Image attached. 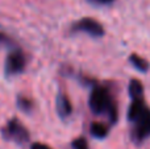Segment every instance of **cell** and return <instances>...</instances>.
I'll return each instance as SVG.
<instances>
[{"label":"cell","instance_id":"1","mask_svg":"<svg viewBox=\"0 0 150 149\" xmlns=\"http://www.w3.org/2000/svg\"><path fill=\"white\" fill-rule=\"evenodd\" d=\"M88 103H90V108L93 114H96V115L107 114L112 123L116 121V107H115V103L112 102V98L107 89L99 86L95 87L90 95V102Z\"/></svg>","mask_w":150,"mask_h":149},{"label":"cell","instance_id":"3","mask_svg":"<svg viewBox=\"0 0 150 149\" xmlns=\"http://www.w3.org/2000/svg\"><path fill=\"white\" fill-rule=\"evenodd\" d=\"M26 66V57L23 50L12 49L7 55L4 62V73L5 75H16L24 71Z\"/></svg>","mask_w":150,"mask_h":149},{"label":"cell","instance_id":"4","mask_svg":"<svg viewBox=\"0 0 150 149\" xmlns=\"http://www.w3.org/2000/svg\"><path fill=\"white\" fill-rule=\"evenodd\" d=\"M73 32H84L92 37H101L104 34V28L100 23L90 17H84L82 20L76 21L71 28Z\"/></svg>","mask_w":150,"mask_h":149},{"label":"cell","instance_id":"7","mask_svg":"<svg viewBox=\"0 0 150 149\" xmlns=\"http://www.w3.org/2000/svg\"><path fill=\"white\" fill-rule=\"evenodd\" d=\"M57 112L62 119L70 116L71 112H73L71 102L69 100V98L66 96V95H62V94L58 95V98H57Z\"/></svg>","mask_w":150,"mask_h":149},{"label":"cell","instance_id":"13","mask_svg":"<svg viewBox=\"0 0 150 149\" xmlns=\"http://www.w3.org/2000/svg\"><path fill=\"white\" fill-rule=\"evenodd\" d=\"M71 147H73V149H88L87 141H86V139H83V137H79V139L74 140Z\"/></svg>","mask_w":150,"mask_h":149},{"label":"cell","instance_id":"5","mask_svg":"<svg viewBox=\"0 0 150 149\" xmlns=\"http://www.w3.org/2000/svg\"><path fill=\"white\" fill-rule=\"evenodd\" d=\"M137 128H136L134 136L138 140H144L150 135V111H146L145 115L137 121Z\"/></svg>","mask_w":150,"mask_h":149},{"label":"cell","instance_id":"6","mask_svg":"<svg viewBox=\"0 0 150 149\" xmlns=\"http://www.w3.org/2000/svg\"><path fill=\"white\" fill-rule=\"evenodd\" d=\"M146 107H145V103L142 100H133L132 104L129 107V111H128V118H129L130 121H134L137 123L146 112Z\"/></svg>","mask_w":150,"mask_h":149},{"label":"cell","instance_id":"8","mask_svg":"<svg viewBox=\"0 0 150 149\" xmlns=\"http://www.w3.org/2000/svg\"><path fill=\"white\" fill-rule=\"evenodd\" d=\"M129 94L133 100H142L144 98V87L142 83L137 79H133L129 83Z\"/></svg>","mask_w":150,"mask_h":149},{"label":"cell","instance_id":"10","mask_svg":"<svg viewBox=\"0 0 150 149\" xmlns=\"http://www.w3.org/2000/svg\"><path fill=\"white\" fill-rule=\"evenodd\" d=\"M130 62H132V65L134 66L136 69H138L140 71H148V69H149V63L146 62L144 58L138 57V55H136V54L130 55Z\"/></svg>","mask_w":150,"mask_h":149},{"label":"cell","instance_id":"14","mask_svg":"<svg viewBox=\"0 0 150 149\" xmlns=\"http://www.w3.org/2000/svg\"><path fill=\"white\" fill-rule=\"evenodd\" d=\"M30 149H53V148L44 144V143H33V144L30 145Z\"/></svg>","mask_w":150,"mask_h":149},{"label":"cell","instance_id":"15","mask_svg":"<svg viewBox=\"0 0 150 149\" xmlns=\"http://www.w3.org/2000/svg\"><path fill=\"white\" fill-rule=\"evenodd\" d=\"M95 1L101 3V4H107V3H111V1H113V0H95Z\"/></svg>","mask_w":150,"mask_h":149},{"label":"cell","instance_id":"9","mask_svg":"<svg viewBox=\"0 0 150 149\" xmlns=\"http://www.w3.org/2000/svg\"><path fill=\"white\" fill-rule=\"evenodd\" d=\"M91 135H92L93 137H96V139H104V137L108 135V128H107V126H104L103 123H92L91 124Z\"/></svg>","mask_w":150,"mask_h":149},{"label":"cell","instance_id":"2","mask_svg":"<svg viewBox=\"0 0 150 149\" xmlns=\"http://www.w3.org/2000/svg\"><path fill=\"white\" fill-rule=\"evenodd\" d=\"M1 136L4 137V140H7V141H13L20 145L28 143L29 139H30L29 131L17 119H11V120L5 124L4 128L1 129Z\"/></svg>","mask_w":150,"mask_h":149},{"label":"cell","instance_id":"12","mask_svg":"<svg viewBox=\"0 0 150 149\" xmlns=\"http://www.w3.org/2000/svg\"><path fill=\"white\" fill-rule=\"evenodd\" d=\"M0 46H5V48L13 46V40L1 31H0Z\"/></svg>","mask_w":150,"mask_h":149},{"label":"cell","instance_id":"11","mask_svg":"<svg viewBox=\"0 0 150 149\" xmlns=\"http://www.w3.org/2000/svg\"><path fill=\"white\" fill-rule=\"evenodd\" d=\"M17 107L20 108L21 111L29 114L32 110H33V102H32L29 98L25 96H18L17 98Z\"/></svg>","mask_w":150,"mask_h":149}]
</instances>
